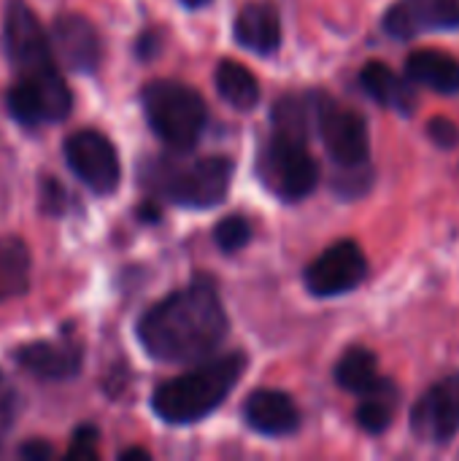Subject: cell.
Masks as SVG:
<instances>
[{
    "instance_id": "1",
    "label": "cell",
    "mask_w": 459,
    "mask_h": 461,
    "mask_svg": "<svg viewBox=\"0 0 459 461\" xmlns=\"http://www.w3.org/2000/svg\"><path fill=\"white\" fill-rule=\"evenodd\" d=\"M227 313L211 276H195L184 289L154 303L138 321V340L151 359L195 362L227 338Z\"/></svg>"
},
{
    "instance_id": "2",
    "label": "cell",
    "mask_w": 459,
    "mask_h": 461,
    "mask_svg": "<svg viewBox=\"0 0 459 461\" xmlns=\"http://www.w3.org/2000/svg\"><path fill=\"white\" fill-rule=\"evenodd\" d=\"M246 365L249 359L241 351L208 359L195 370L162 384L151 397V408L165 424H195L227 400L246 373Z\"/></svg>"
},
{
    "instance_id": "3",
    "label": "cell",
    "mask_w": 459,
    "mask_h": 461,
    "mask_svg": "<svg viewBox=\"0 0 459 461\" xmlns=\"http://www.w3.org/2000/svg\"><path fill=\"white\" fill-rule=\"evenodd\" d=\"M235 165L230 157H157L141 167V184L168 203L184 208H214L227 197Z\"/></svg>"
},
{
    "instance_id": "4",
    "label": "cell",
    "mask_w": 459,
    "mask_h": 461,
    "mask_svg": "<svg viewBox=\"0 0 459 461\" xmlns=\"http://www.w3.org/2000/svg\"><path fill=\"white\" fill-rule=\"evenodd\" d=\"M141 103L149 127L162 143H168L173 151H192L197 146L208 122V108L197 89L181 81L160 78L143 86Z\"/></svg>"
},
{
    "instance_id": "5",
    "label": "cell",
    "mask_w": 459,
    "mask_h": 461,
    "mask_svg": "<svg viewBox=\"0 0 459 461\" xmlns=\"http://www.w3.org/2000/svg\"><path fill=\"white\" fill-rule=\"evenodd\" d=\"M260 176L287 203L308 197L319 184V165L308 151V138L273 130V138L260 151Z\"/></svg>"
},
{
    "instance_id": "6",
    "label": "cell",
    "mask_w": 459,
    "mask_h": 461,
    "mask_svg": "<svg viewBox=\"0 0 459 461\" xmlns=\"http://www.w3.org/2000/svg\"><path fill=\"white\" fill-rule=\"evenodd\" d=\"M317 127L322 135V143L335 165L354 170L368 165L371 154V135L368 122L360 111L346 108L330 97L317 100Z\"/></svg>"
},
{
    "instance_id": "7",
    "label": "cell",
    "mask_w": 459,
    "mask_h": 461,
    "mask_svg": "<svg viewBox=\"0 0 459 461\" xmlns=\"http://www.w3.org/2000/svg\"><path fill=\"white\" fill-rule=\"evenodd\" d=\"M5 51L19 76H43L60 70L46 30L24 0H11L5 11Z\"/></svg>"
},
{
    "instance_id": "8",
    "label": "cell",
    "mask_w": 459,
    "mask_h": 461,
    "mask_svg": "<svg viewBox=\"0 0 459 461\" xmlns=\"http://www.w3.org/2000/svg\"><path fill=\"white\" fill-rule=\"evenodd\" d=\"M8 111L22 124L60 122L70 113L73 97L60 70L43 76H19L8 89Z\"/></svg>"
},
{
    "instance_id": "9",
    "label": "cell",
    "mask_w": 459,
    "mask_h": 461,
    "mask_svg": "<svg viewBox=\"0 0 459 461\" xmlns=\"http://www.w3.org/2000/svg\"><path fill=\"white\" fill-rule=\"evenodd\" d=\"M65 162L95 194H111L119 186L122 165L114 143L97 130H78L65 140Z\"/></svg>"
},
{
    "instance_id": "10",
    "label": "cell",
    "mask_w": 459,
    "mask_h": 461,
    "mask_svg": "<svg viewBox=\"0 0 459 461\" xmlns=\"http://www.w3.org/2000/svg\"><path fill=\"white\" fill-rule=\"evenodd\" d=\"M368 276V259L354 240H338L306 267V286L317 297H338L360 286Z\"/></svg>"
},
{
    "instance_id": "11",
    "label": "cell",
    "mask_w": 459,
    "mask_h": 461,
    "mask_svg": "<svg viewBox=\"0 0 459 461\" xmlns=\"http://www.w3.org/2000/svg\"><path fill=\"white\" fill-rule=\"evenodd\" d=\"M411 432L422 443H449L459 432V375L430 386L411 411Z\"/></svg>"
},
{
    "instance_id": "12",
    "label": "cell",
    "mask_w": 459,
    "mask_h": 461,
    "mask_svg": "<svg viewBox=\"0 0 459 461\" xmlns=\"http://www.w3.org/2000/svg\"><path fill=\"white\" fill-rule=\"evenodd\" d=\"M454 27H459V0H398L384 16V30L400 41Z\"/></svg>"
},
{
    "instance_id": "13",
    "label": "cell",
    "mask_w": 459,
    "mask_h": 461,
    "mask_svg": "<svg viewBox=\"0 0 459 461\" xmlns=\"http://www.w3.org/2000/svg\"><path fill=\"white\" fill-rule=\"evenodd\" d=\"M51 43L60 59L76 73H95L103 57V41L95 24L81 14H62L51 24Z\"/></svg>"
},
{
    "instance_id": "14",
    "label": "cell",
    "mask_w": 459,
    "mask_h": 461,
    "mask_svg": "<svg viewBox=\"0 0 459 461\" xmlns=\"http://www.w3.org/2000/svg\"><path fill=\"white\" fill-rule=\"evenodd\" d=\"M246 424L268 438H287L300 427V411L295 400L276 389H257L243 402Z\"/></svg>"
},
{
    "instance_id": "15",
    "label": "cell",
    "mask_w": 459,
    "mask_h": 461,
    "mask_svg": "<svg viewBox=\"0 0 459 461\" xmlns=\"http://www.w3.org/2000/svg\"><path fill=\"white\" fill-rule=\"evenodd\" d=\"M14 359L35 378L65 381L81 370V346H76L70 340H60V343L38 340V343L19 346Z\"/></svg>"
},
{
    "instance_id": "16",
    "label": "cell",
    "mask_w": 459,
    "mask_h": 461,
    "mask_svg": "<svg viewBox=\"0 0 459 461\" xmlns=\"http://www.w3.org/2000/svg\"><path fill=\"white\" fill-rule=\"evenodd\" d=\"M235 41L254 54H273L281 46V19L271 3H249L235 16Z\"/></svg>"
},
{
    "instance_id": "17",
    "label": "cell",
    "mask_w": 459,
    "mask_h": 461,
    "mask_svg": "<svg viewBox=\"0 0 459 461\" xmlns=\"http://www.w3.org/2000/svg\"><path fill=\"white\" fill-rule=\"evenodd\" d=\"M406 73L411 81L438 92L457 95L459 92V59L441 49H419L406 59Z\"/></svg>"
},
{
    "instance_id": "18",
    "label": "cell",
    "mask_w": 459,
    "mask_h": 461,
    "mask_svg": "<svg viewBox=\"0 0 459 461\" xmlns=\"http://www.w3.org/2000/svg\"><path fill=\"white\" fill-rule=\"evenodd\" d=\"M360 84L363 89L381 105L387 108H395V111H403V113H411L414 105H417V95L414 89L409 86V81H403L390 65L373 59L368 62L363 70H360Z\"/></svg>"
},
{
    "instance_id": "19",
    "label": "cell",
    "mask_w": 459,
    "mask_h": 461,
    "mask_svg": "<svg viewBox=\"0 0 459 461\" xmlns=\"http://www.w3.org/2000/svg\"><path fill=\"white\" fill-rule=\"evenodd\" d=\"M216 89L219 95L238 111H249L257 105L260 100V84L254 78V73L241 65V62H233V59H222L216 65Z\"/></svg>"
},
{
    "instance_id": "20",
    "label": "cell",
    "mask_w": 459,
    "mask_h": 461,
    "mask_svg": "<svg viewBox=\"0 0 459 461\" xmlns=\"http://www.w3.org/2000/svg\"><path fill=\"white\" fill-rule=\"evenodd\" d=\"M30 284V251L19 238H0V303L19 297Z\"/></svg>"
},
{
    "instance_id": "21",
    "label": "cell",
    "mask_w": 459,
    "mask_h": 461,
    "mask_svg": "<svg viewBox=\"0 0 459 461\" xmlns=\"http://www.w3.org/2000/svg\"><path fill=\"white\" fill-rule=\"evenodd\" d=\"M360 397H363V402L357 408V424L371 435L384 432L392 424L395 411H398V389H395V384L381 378L373 389H368Z\"/></svg>"
},
{
    "instance_id": "22",
    "label": "cell",
    "mask_w": 459,
    "mask_h": 461,
    "mask_svg": "<svg viewBox=\"0 0 459 461\" xmlns=\"http://www.w3.org/2000/svg\"><path fill=\"white\" fill-rule=\"evenodd\" d=\"M335 381L341 389L354 392V394H365L368 389H373L381 378H379V362L373 357V351L368 348H349L341 362L335 365Z\"/></svg>"
},
{
    "instance_id": "23",
    "label": "cell",
    "mask_w": 459,
    "mask_h": 461,
    "mask_svg": "<svg viewBox=\"0 0 459 461\" xmlns=\"http://www.w3.org/2000/svg\"><path fill=\"white\" fill-rule=\"evenodd\" d=\"M214 240H216L219 251L235 254V251H241L252 240V224L243 216H227V219H222L216 224Z\"/></svg>"
},
{
    "instance_id": "24",
    "label": "cell",
    "mask_w": 459,
    "mask_h": 461,
    "mask_svg": "<svg viewBox=\"0 0 459 461\" xmlns=\"http://www.w3.org/2000/svg\"><path fill=\"white\" fill-rule=\"evenodd\" d=\"M97 429L95 427H81L73 435V446L68 448V459H97Z\"/></svg>"
},
{
    "instance_id": "25",
    "label": "cell",
    "mask_w": 459,
    "mask_h": 461,
    "mask_svg": "<svg viewBox=\"0 0 459 461\" xmlns=\"http://www.w3.org/2000/svg\"><path fill=\"white\" fill-rule=\"evenodd\" d=\"M427 135L433 138V143H438L441 149H452V146H457L459 143V127L452 122V119H446V116H436V119H430V124H427Z\"/></svg>"
},
{
    "instance_id": "26",
    "label": "cell",
    "mask_w": 459,
    "mask_h": 461,
    "mask_svg": "<svg viewBox=\"0 0 459 461\" xmlns=\"http://www.w3.org/2000/svg\"><path fill=\"white\" fill-rule=\"evenodd\" d=\"M41 192H43L41 205H43L46 213H65V200H68V194H65V189H62L54 178H43V181H41Z\"/></svg>"
},
{
    "instance_id": "27",
    "label": "cell",
    "mask_w": 459,
    "mask_h": 461,
    "mask_svg": "<svg viewBox=\"0 0 459 461\" xmlns=\"http://www.w3.org/2000/svg\"><path fill=\"white\" fill-rule=\"evenodd\" d=\"M14 397L16 394L0 384V443L5 438V432L11 429V424H14V408H16V400Z\"/></svg>"
},
{
    "instance_id": "28",
    "label": "cell",
    "mask_w": 459,
    "mask_h": 461,
    "mask_svg": "<svg viewBox=\"0 0 459 461\" xmlns=\"http://www.w3.org/2000/svg\"><path fill=\"white\" fill-rule=\"evenodd\" d=\"M19 456L27 461H46L51 456V446L46 440H27L19 446Z\"/></svg>"
},
{
    "instance_id": "29",
    "label": "cell",
    "mask_w": 459,
    "mask_h": 461,
    "mask_svg": "<svg viewBox=\"0 0 459 461\" xmlns=\"http://www.w3.org/2000/svg\"><path fill=\"white\" fill-rule=\"evenodd\" d=\"M154 49H157V38H154V32L141 35V41H138V54H141L143 59H149L151 54H157Z\"/></svg>"
},
{
    "instance_id": "30",
    "label": "cell",
    "mask_w": 459,
    "mask_h": 461,
    "mask_svg": "<svg viewBox=\"0 0 459 461\" xmlns=\"http://www.w3.org/2000/svg\"><path fill=\"white\" fill-rule=\"evenodd\" d=\"M119 459H149V451H143V448H127V451L119 454Z\"/></svg>"
},
{
    "instance_id": "31",
    "label": "cell",
    "mask_w": 459,
    "mask_h": 461,
    "mask_svg": "<svg viewBox=\"0 0 459 461\" xmlns=\"http://www.w3.org/2000/svg\"><path fill=\"white\" fill-rule=\"evenodd\" d=\"M141 219H149V221H157L160 219V208L154 203H149L146 208H141Z\"/></svg>"
},
{
    "instance_id": "32",
    "label": "cell",
    "mask_w": 459,
    "mask_h": 461,
    "mask_svg": "<svg viewBox=\"0 0 459 461\" xmlns=\"http://www.w3.org/2000/svg\"><path fill=\"white\" fill-rule=\"evenodd\" d=\"M184 3H187V5H206L208 0H184Z\"/></svg>"
}]
</instances>
